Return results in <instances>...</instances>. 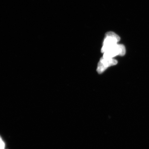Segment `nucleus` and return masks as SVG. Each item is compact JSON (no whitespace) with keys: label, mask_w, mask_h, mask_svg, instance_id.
Here are the masks:
<instances>
[{"label":"nucleus","mask_w":149,"mask_h":149,"mask_svg":"<svg viewBox=\"0 0 149 149\" xmlns=\"http://www.w3.org/2000/svg\"><path fill=\"white\" fill-rule=\"evenodd\" d=\"M125 53V47L123 45L117 44L105 52L103 57L112 58L117 55L123 56Z\"/></svg>","instance_id":"2"},{"label":"nucleus","mask_w":149,"mask_h":149,"mask_svg":"<svg viewBox=\"0 0 149 149\" xmlns=\"http://www.w3.org/2000/svg\"><path fill=\"white\" fill-rule=\"evenodd\" d=\"M117 63V61L113 58H106L102 57L98 63L97 71L98 74H101L109 67L116 65Z\"/></svg>","instance_id":"3"},{"label":"nucleus","mask_w":149,"mask_h":149,"mask_svg":"<svg viewBox=\"0 0 149 149\" xmlns=\"http://www.w3.org/2000/svg\"><path fill=\"white\" fill-rule=\"evenodd\" d=\"M5 145L0 136V149H5Z\"/></svg>","instance_id":"4"},{"label":"nucleus","mask_w":149,"mask_h":149,"mask_svg":"<svg viewBox=\"0 0 149 149\" xmlns=\"http://www.w3.org/2000/svg\"><path fill=\"white\" fill-rule=\"evenodd\" d=\"M120 40V36L113 31H109L106 33L101 50L102 53H104L116 45Z\"/></svg>","instance_id":"1"}]
</instances>
